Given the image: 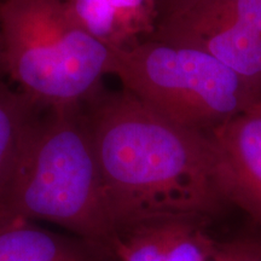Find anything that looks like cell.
Wrapping results in <instances>:
<instances>
[{
  "mask_svg": "<svg viewBox=\"0 0 261 261\" xmlns=\"http://www.w3.org/2000/svg\"><path fill=\"white\" fill-rule=\"evenodd\" d=\"M109 74L160 115L201 133L261 99L259 87L208 52L152 38L112 50Z\"/></svg>",
  "mask_w": 261,
  "mask_h": 261,
  "instance_id": "277c9868",
  "label": "cell"
},
{
  "mask_svg": "<svg viewBox=\"0 0 261 261\" xmlns=\"http://www.w3.org/2000/svg\"><path fill=\"white\" fill-rule=\"evenodd\" d=\"M5 74V64H4V54H3V39L2 31H0V79H3Z\"/></svg>",
  "mask_w": 261,
  "mask_h": 261,
  "instance_id": "4fadbf2b",
  "label": "cell"
},
{
  "mask_svg": "<svg viewBox=\"0 0 261 261\" xmlns=\"http://www.w3.org/2000/svg\"><path fill=\"white\" fill-rule=\"evenodd\" d=\"M45 110L0 185V213L50 221L112 250L115 227L84 108Z\"/></svg>",
  "mask_w": 261,
  "mask_h": 261,
  "instance_id": "7a4b0ae2",
  "label": "cell"
},
{
  "mask_svg": "<svg viewBox=\"0 0 261 261\" xmlns=\"http://www.w3.org/2000/svg\"><path fill=\"white\" fill-rule=\"evenodd\" d=\"M152 39L208 52L261 90V34L225 0H181L161 16Z\"/></svg>",
  "mask_w": 261,
  "mask_h": 261,
  "instance_id": "5b68a950",
  "label": "cell"
},
{
  "mask_svg": "<svg viewBox=\"0 0 261 261\" xmlns=\"http://www.w3.org/2000/svg\"><path fill=\"white\" fill-rule=\"evenodd\" d=\"M0 261H116L109 248L0 213Z\"/></svg>",
  "mask_w": 261,
  "mask_h": 261,
  "instance_id": "9c48e42d",
  "label": "cell"
},
{
  "mask_svg": "<svg viewBox=\"0 0 261 261\" xmlns=\"http://www.w3.org/2000/svg\"><path fill=\"white\" fill-rule=\"evenodd\" d=\"M205 135L219 158L231 203L261 228V113L250 108Z\"/></svg>",
  "mask_w": 261,
  "mask_h": 261,
  "instance_id": "52a82bcc",
  "label": "cell"
},
{
  "mask_svg": "<svg viewBox=\"0 0 261 261\" xmlns=\"http://www.w3.org/2000/svg\"><path fill=\"white\" fill-rule=\"evenodd\" d=\"M254 110H256V112H259V113H261V99L259 100V102H256L255 104H254V106L252 107Z\"/></svg>",
  "mask_w": 261,
  "mask_h": 261,
  "instance_id": "5bb4252c",
  "label": "cell"
},
{
  "mask_svg": "<svg viewBox=\"0 0 261 261\" xmlns=\"http://www.w3.org/2000/svg\"><path fill=\"white\" fill-rule=\"evenodd\" d=\"M213 261H261V238L220 242Z\"/></svg>",
  "mask_w": 261,
  "mask_h": 261,
  "instance_id": "8fae6325",
  "label": "cell"
},
{
  "mask_svg": "<svg viewBox=\"0 0 261 261\" xmlns=\"http://www.w3.org/2000/svg\"><path fill=\"white\" fill-rule=\"evenodd\" d=\"M83 108L115 231L159 218L211 221L232 205L205 133L172 122L123 89L99 90Z\"/></svg>",
  "mask_w": 261,
  "mask_h": 261,
  "instance_id": "6da1fadb",
  "label": "cell"
},
{
  "mask_svg": "<svg viewBox=\"0 0 261 261\" xmlns=\"http://www.w3.org/2000/svg\"><path fill=\"white\" fill-rule=\"evenodd\" d=\"M39 110L25 94L0 79V185Z\"/></svg>",
  "mask_w": 261,
  "mask_h": 261,
  "instance_id": "30bf717a",
  "label": "cell"
},
{
  "mask_svg": "<svg viewBox=\"0 0 261 261\" xmlns=\"http://www.w3.org/2000/svg\"><path fill=\"white\" fill-rule=\"evenodd\" d=\"M76 22L112 48H125L154 37L159 0H62Z\"/></svg>",
  "mask_w": 261,
  "mask_h": 261,
  "instance_id": "ba28073f",
  "label": "cell"
},
{
  "mask_svg": "<svg viewBox=\"0 0 261 261\" xmlns=\"http://www.w3.org/2000/svg\"><path fill=\"white\" fill-rule=\"evenodd\" d=\"M208 221L159 218L117 228L112 252L116 261H213L220 241L210 233Z\"/></svg>",
  "mask_w": 261,
  "mask_h": 261,
  "instance_id": "8992f818",
  "label": "cell"
},
{
  "mask_svg": "<svg viewBox=\"0 0 261 261\" xmlns=\"http://www.w3.org/2000/svg\"><path fill=\"white\" fill-rule=\"evenodd\" d=\"M0 31L5 74L40 110L83 106L109 74L112 48L62 0H3Z\"/></svg>",
  "mask_w": 261,
  "mask_h": 261,
  "instance_id": "3957f363",
  "label": "cell"
},
{
  "mask_svg": "<svg viewBox=\"0 0 261 261\" xmlns=\"http://www.w3.org/2000/svg\"><path fill=\"white\" fill-rule=\"evenodd\" d=\"M181 0H159V6H160V18L162 15H165L166 12L169 11L172 8H174L175 5L179 4Z\"/></svg>",
  "mask_w": 261,
  "mask_h": 261,
  "instance_id": "7c38bea8",
  "label": "cell"
}]
</instances>
